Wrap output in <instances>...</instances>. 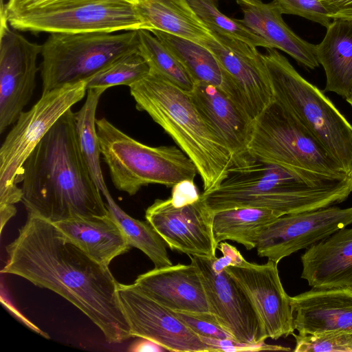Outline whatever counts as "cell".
<instances>
[{"instance_id":"cell-1","label":"cell","mask_w":352,"mask_h":352,"mask_svg":"<svg viewBox=\"0 0 352 352\" xmlns=\"http://www.w3.org/2000/svg\"><path fill=\"white\" fill-rule=\"evenodd\" d=\"M6 250L1 274L22 277L60 295L88 317L109 343L131 338L119 283L109 266L92 259L53 223L28 214Z\"/></svg>"},{"instance_id":"cell-2","label":"cell","mask_w":352,"mask_h":352,"mask_svg":"<svg viewBox=\"0 0 352 352\" xmlns=\"http://www.w3.org/2000/svg\"><path fill=\"white\" fill-rule=\"evenodd\" d=\"M21 183V201L28 214L53 223L76 216L109 214L80 151L72 109L29 155L23 166Z\"/></svg>"},{"instance_id":"cell-3","label":"cell","mask_w":352,"mask_h":352,"mask_svg":"<svg viewBox=\"0 0 352 352\" xmlns=\"http://www.w3.org/2000/svg\"><path fill=\"white\" fill-rule=\"evenodd\" d=\"M351 192V175L336 177L300 173L246 154L236 160L217 187L201 195L212 213L257 208L282 216L340 204Z\"/></svg>"},{"instance_id":"cell-4","label":"cell","mask_w":352,"mask_h":352,"mask_svg":"<svg viewBox=\"0 0 352 352\" xmlns=\"http://www.w3.org/2000/svg\"><path fill=\"white\" fill-rule=\"evenodd\" d=\"M129 89L136 109L147 113L195 164L203 192L217 187L236 158L208 125L190 94L151 71Z\"/></svg>"},{"instance_id":"cell-5","label":"cell","mask_w":352,"mask_h":352,"mask_svg":"<svg viewBox=\"0 0 352 352\" xmlns=\"http://www.w3.org/2000/svg\"><path fill=\"white\" fill-rule=\"evenodd\" d=\"M263 57L274 99L324 147L343 170L352 173V124L316 86L305 79L274 48Z\"/></svg>"},{"instance_id":"cell-6","label":"cell","mask_w":352,"mask_h":352,"mask_svg":"<svg viewBox=\"0 0 352 352\" xmlns=\"http://www.w3.org/2000/svg\"><path fill=\"white\" fill-rule=\"evenodd\" d=\"M96 123L100 153L112 182L130 196L148 184L173 188L181 181L195 180L199 174L195 164L177 146L144 144L104 118Z\"/></svg>"},{"instance_id":"cell-7","label":"cell","mask_w":352,"mask_h":352,"mask_svg":"<svg viewBox=\"0 0 352 352\" xmlns=\"http://www.w3.org/2000/svg\"><path fill=\"white\" fill-rule=\"evenodd\" d=\"M6 12L10 26L20 31L52 34L151 30L135 5L124 0H30Z\"/></svg>"},{"instance_id":"cell-8","label":"cell","mask_w":352,"mask_h":352,"mask_svg":"<svg viewBox=\"0 0 352 352\" xmlns=\"http://www.w3.org/2000/svg\"><path fill=\"white\" fill-rule=\"evenodd\" d=\"M246 154L300 173L349 176L324 147L274 99L254 120Z\"/></svg>"},{"instance_id":"cell-9","label":"cell","mask_w":352,"mask_h":352,"mask_svg":"<svg viewBox=\"0 0 352 352\" xmlns=\"http://www.w3.org/2000/svg\"><path fill=\"white\" fill-rule=\"evenodd\" d=\"M138 30L52 33L42 45V94L86 81L109 63L139 50Z\"/></svg>"},{"instance_id":"cell-10","label":"cell","mask_w":352,"mask_h":352,"mask_svg":"<svg viewBox=\"0 0 352 352\" xmlns=\"http://www.w3.org/2000/svg\"><path fill=\"white\" fill-rule=\"evenodd\" d=\"M85 81L65 85L41 94L27 111H23L7 134L0 148V206L21 201L25 161L50 128L87 93Z\"/></svg>"},{"instance_id":"cell-11","label":"cell","mask_w":352,"mask_h":352,"mask_svg":"<svg viewBox=\"0 0 352 352\" xmlns=\"http://www.w3.org/2000/svg\"><path fill=\"white\" fill-rule=\"evenodd\" d=\"M42 45L27 40L0 14V133L14 124L30 100L39 68Z\"/></svg>"},{"instance_id":"cell-12","label":"cell","mask_w":352,"mask_h":352,"mask_svg":"<svg viewBox=\"0 0 352 352\" xmlns=\"http://www.w3.org/2000/svg\"><path fill=\"white\" fill-rule=\"evenodd\" d=\"M188 256L198 268L210 312L217 322L238 342H265L267 336L258 312L233 277L226 270L215 273L212 259Z\"/></svg>"},{"instance_id":"cell-13","label":"cell","mask_w":352,"mask_h":352,"mask_svg":"<svg viewBox=\"0 0 352 352\" xmlns=\"http://www.w3.org/2000/svg\"><path fill=\"white\" fill-rule=\"evenodd\" d=\"M352 225V207L329 206L278 217L261 234L257 254L276 263Z\"/></svg>"},{"instance_id":"cell-14","label":"cell","mask_w":352,"mask_h":352,"mask_svg":"<svg viewBox=\"0 0 352 352\" xmlns=\"http://www.w3.org/2000/svg\"><path fill=\"white\" fill-rule=\"evenodd\" d=\"M118 294L131 338L152 340L168 351L210 352L200 337L174 311L139 290L119 283Z\"/></svg>"},{"instance_id":"cell-15","label":"cell","mask_w":352,"mask_h":352,"mask_svg":"<svg viewBox=\"0 0 352 352\" xmlns=\"http://www.w3.org/2000/svg\"><path fill=\"white\" fill-rule=\"evenodd\" d=\"M212 213L201 199L175 207L170 198L157 199L145 212L146 221L175 251L208 259L216 258L218 248L212 230Z\"/></svg>"},{"instance_id":"cell-16","label":"cell","mask_w":352,"mask_h":352,"mask_svg":"<svg viewBox=\"0 0 352 352\" xmlns=\"http://www.w3.org/2000/svg\"><path fill=\"white\" fill-rule=\"evenodd\" d=\"M201 45L214 55L230 76L246 111L255 120L274 99L263 54L256 47L212 31Z\"/></svg>"},{"instance_id":"cell-17","label":"cell","mask_w":352,"mask_h":352,"mask_svg":"<svg viewBox=\"0 0 352 352\" xmlns=\"http://www.w3.org/2000/svg\"><path fill=\"white\" fill-rule=\"evenodd\" d=\"M278 264L245 261L241 265L225 270L248 294L264 324L267 338L277 340L294 333V316L290 296L281 283Z\"/></svg>"},{"instance_id":"cell-18","label":"cell","mask_w":352,"mask_h":352,"mask_svg":"<svg viewBox=\"0 0 352 352\" xmlns=\"http://www.w3.org/2000/svg\"><path fill=\"white\" fill-rule=\"evenodd\" d=\"M139 290L164 307L196 314H210L196 264L172 265L139 275L133 283Z\"/></svg>"},{"instance_id":"cell-19","label":"cell","mask_w":352,"mask_h":352,"mask_svg":"<svg viewBox=\"0 0 352 352\" xmlns=\"http://www.w3.org/2000/svg\"><path fill=\"white\" fill-rule=\"evenodd\" d=\"M200 114L236 160L247 153L254 124L247 111L219 88L196 82L189 93Z\"/></svg>"},{"instance_id":"cell-20","label":"cell","mask_w":352,"mask_h":352,"mask_svg":"<svg viewBox=\"0 0 352 352\" xmlns=\"http://www.w3.org/2000/svg\"><path fill=\"white\" fill-rule=\"evenodd\" d=\"M294 329L298 335L340 331L352 333V289H311L290 296Z\"/></svg>"},{"instance_id":"cell-21","label":"cell","mask_w":352,"mask_h":352,"mask_svg":"<svg viewBox=\"0 0 352 352\" xmlns=\"http://www.w3.org/2000/svg\"><path fill=\"white\" fill-rule=\"evenodd\" d=\"M301 278L316 289H352V228H342L307 248Z\"/></svg>"},{"instance_id":"cell-22","label":"cell","mask_w":352,"mask_h":352,"mask_svg":"<svg viewBox=\"0 0 352 352\" xmlns=\"http://www.w3.org/2000/svg\"><path fill=\"white\" fill-rule=\"evenodd\" d=\"M243 15L240 21L262 37L270 48L278 49L300 65L314 69L319 66L316 45L305 41L285 23L282 14L262 0H236Z\"/></svg>"},{"instance_id":"cell-23","label":"cell","mask_w":352,"mask_h":352,"mask_svg":"<svg viewBox=\"0 0 352 352\" xmlns=\"http://www.w3.org/2000/svg\"><path fill=\"white\" fill-rule=\"evenodd\" d=\"M54 224L96 262L109 266L131 246L112 217L76 216Z\"/></svg>"},{"instance_id":"cell-24","label":"cell","mask_w":352,"mask_h":352,"mask_svg":"<svg viewBox=\"0 0 352 352\" xmlns=\"http://www.w3.org/2000/svg\"><path fill=\"white\" fill-rule=\"evenodd\" d=\"M151 32L177 58L195 83L206 82L216 86L245 110L239 89L208 49L158 30H152Z\"/></svg>"},{"instance_id":"cell-25","label":"cell","mask_w":352,"mask_h":352,"mask_svg":"<svg viewBox=\"0 0 352 352\" xmlns=\"http://www.w3.org/2000/svg\"><path fill=\"white\" fill-rule=\"evenodd\" d=\"M316 56L326 75L324 91L347 98L352 93V21L332 20L316 45Z\"/></svg>"},{"instance_id":"cell-26","label":"cell","mask_w":352,"mask_h":352,"mask_svg":"<svg viewBox=\"0 0 352 352\" xmlns=\"http://www.w3.org/2000/svg\"><path fill=\"white\" fill-rule=\"evenodd\" d=\"M135 7L151 30H158L201 45L211 36V30L188 0H140Z\"/></svg>"},{"instance_id":"cell-27","label":"cell","mask_w":352,"mask_h":352,"mask_svg":"<svg viewBox=\"0 0 352 352\" xmlns=\"http://www.w3.org/2000/svg\"><path fill=\"white\" fill-rule=\"evenodd\" d=\"M280 217L277 212L257 208H237L214 213L212 230L217 245L230 240L248 250L256 248L261 234Z\"/></svg>"},{"instance_id":"cell-28","label":"cell","mask_w":352,"mask_h":352,"mask_svg":"<svg viewBox=\"0 0 352 352\" xmlns=\"http://www.w3.org/2000/svg\"><path fill=\"white\" fill-rule=\"evenodd\" d=\"M104 197L109 214L120 228L129 245L144 253L156 268L172 265L167 245L153 227L147 221L136 219L125 212L110 192Z\"/></svg>"},{"instance_id":"cell-29","label":"cell","mask_w":352,"mask_h":352,"mask_svg":"<svg viewBox=\"0 0 352 352\" xmlns=\"http://www.w3.org/2000/svg\"><path fill=\"white\" fill-rule=\"evenodd\" d=\"M106 90L105 88L88 89L83 105L75 113L76 131L80 151L94 180L103 196L109 191L101 170V153L96 129V113L100 98Z\"/></svg>"},{"instance_id":"cell-30","label":"cell","mask_w":352,"mask_h":352,"mask_svg":"<svg viewBox=\"0 0 352 352\" xmlns=\"http://www.w3.org/2000/svg\"><path fill=\"white\" fill-rule=\"evenodd\" d=\"M139 51L150 71L186 92L190 93L195 81L177 58L150 31L138 30Z\"/></svg>"},{"instance_id":"cell-31","label":"cell","mask_w":352,"mask_h":352,"mask_svg":"<svg viewBox=\"0 0 352 352\" xmlns=\"http://www.w3.org/2000/svg\"><path fill=\"white\" fill-rule=\"evenodd\" d=\"M188 1L211 31L256 47L270 48L265 39L243 23L240 19L230 18L223 14L217 8L215 0H188Z\"/></svg>"},{"instance_id":"cell-32","label":"cell","mask_w":352,"mask_h":352,"mask_svg":"<svg viewBox=\"0 0 352 352\" xmlns=\"http://www.w3.org/2000/svg\"><path fill=\"white\" fill-rule=\"evenodd\" d=\"M150 72V67L139 50L118 58L88 78L87 89L105 88L118 85L131 86Z\"/></svg>"},{"instance_id":"cell-33","label":"cell","mask_w":352,"mask_h":352,"mask_svg":"<svg viewBox=\"0 0 352 352\" xmlns=\"http://www.w3.org/2000/svg\"><path fill=\"white\" fill-rule=\"evenodd\" d=\"M296 352H352V333L333 331L309 335L292 334Z\"/></svg>"},{"instance_id":"cell-34","label":"cell","mask_w":352,"mask_h":352,"mask_svg":"<svg viewBox=\"0 0 352 352\" xmlns=\"http://www.w3.org/2000/svg\"><path fill=\"white\" fill-rule=\"evenodd\" d=\"M282 14L302 16L327 28L332 21L320 0H273Z\"/></svg>"},{"instance_id":"cell-35","label":"cell","mask_w":352,"mask_h":352,"mask_svg":"<svg viewBox=\"0 0 352 352\" xmlns=\"http://www.w3.org/2000/svg\"><path fill=\"white\" fill-rule=\"evenodd\" d=\"M174 312L184 324L199 337L234 339L217 322L211 314H196L179 311H174Z\"/></svg>"},{"instance_id":"cell-36","label":"cell","mask_w":352,"mask_h":352,"mask_svg":"<svg viewBox=\"0 0 352 352\" xmlns=\"http://www.w3.org/2000/svg\"><path fill=\"white\" fill-rule=\"evenodd\" d=\"M206 344L210 352H236V351H290L289 348L282 346L270 345L265 342L259 344H248L240 342L234 339H218L214 338L200 337Z\"/></svg>"},{"instance_id":"cell-37","label":"cell","mask_w":352,"mask_h":352,"mask_svg":"<svg viewBox=\"0 0 352 352\" xmlns=\"http://www.w3.org/2000/svg\"><path fill=\"white\" fill-rule=\"evenodd\" d=\"M170 200L177 208L192 204L201 199V194L195 183V180L181 181L172 188Z\"/></svg>"},{"instance_id":"cell-38","label":"cell","mask_w":352,"mask_h":352,"mask_svg":"<svg viewBox=\"0 0 352 352\" xmlns=\"http://www.w3.org/2000/svg\"><path fill=\"white\" fill-rule=\"evenodd\" d=\"M217 249L222 252L223 256L212 259V267L215 273H221L228 267L241 265L245 261L240 252L228 243H219Z\"/></svg>"},{"instance_id":"cell-39","label":"cell","mask_w":352,"mask_h":352,"mask_svg":"<svg viewBox=\"0 0 352 352\" xmlns=\"http://www.w3.org/2000/svg\"><path fill=\"white\" fill-rule=\"evenodd\" d=\"M332 20L352 21V0H320Z\"/></svg>"},{"instance_id":"cell-40","label":"cell","mask_w":352,"mask_h":352,"mask_svg":"<svg viewBox=\"0 0 352 352\" xmlns=\"http://www.w3.org/2000/svg\"><path fill=\"white\" fill-rule=\"evenodd\" d=\"M141 340L135 342L133 344H131L129 349V351L133 352H142V351H152V352H162V351H167V350L162 346L161 345L157 344L156 342L146 339L141 338Z\"/></svg>"},{"instance_id":"cell-41","label":"cell","mask_w":352,"mask_h":352,"mask_svg":"<svg viewBox=\"0 0 352 352\" xmlns=\"http://www.w3.org/2000/svg\"><path fill=\"white\" fill-rule=\"evenodd\" d=\"M16 213V209L14 205L0 206L1 234L3 232V227Z\"/></svg>"},{"instance_id":"cell-42","label":"cell","mask_w":352,"mask_h":352,"mask_svg":"<svg viewBox=\"0 0 352 352\" xmlns=\"http://www.w3.org/2000/svg\"><path fill=\"white\" fill-rule=\"evenodd\" d=\"M29 1L30 0H8L6 4V12L12 10Z\"/></svg>"},{"instance_id":"cell-43","label":"cell","mask_w":352,"mask_h":352,"mask_svg":"<svg viewBox=\"0 0 352 352\" xmlns=\"http://www.w3.org/2000/svg\"><path fill=\"white\" fill-rule=\"evenodd\" d=\"M346 100L350 104V106L352 107V93L347 98H346Z\"/></svg>"},{"instance_id":"cell-44","label":"cell","mask_w":352,"mask_h":352,"mask_svg":"<svg viewBox=\"0 0 352 352\" xmlns=\"http://www.w3.org/2000/svg\"><path fill=\"white\" fill-rule=\"evenodd\" d=\"M124 1H128L129 3H131L134 4V5H136L138 3H139V1L140 0H124Z\"/></svg>"},{"instance_id":"cell-45","label":"cell","mask_w":352,"mask_h":352,"mask_svg":"<svg viewBox=\"0 0 352 352\" xmlns=\"http://www.w3.org/2000/svg\"><path fill=\"white\" fill-rule=\"evenodd\" d=\"M351 175L352 176V173H351Z\"/></svg>"},{"instance_id":"cell-46","label":"cell","mask_w":352,"mask_h":352,"mask_svg":"<svg viewBox=\"0 0 352 352\" xmlns=\"http://www.w3.org/2000/svg\"><path fill=\"white\" fill-rule=\"evenodd\" d=\"M216 1V0H215Z\"/></svg>"}]
</instances>
